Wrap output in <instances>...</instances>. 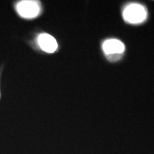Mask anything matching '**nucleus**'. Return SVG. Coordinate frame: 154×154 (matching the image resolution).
Wrapping results in <instances>:
<instances>
[{
	"instance_id": "f257e3e1",
	"label": "nucleus",
	"mask_w": 154,
	"mask_h": 154,
	"mask_svg": "<svg viewBox=\"0 0 154 154\" xmlns=\"http://www.w3.org/2000/svg\"><path fill=\"white\" fill-rule=\"evenodd\" d=\"M124 19L130 24H139L143 22L147 16L145 7L140 4H131L125 8L123 13Z\"/></svg>"
},
{
	"instance_id": "f03ea898",
	"label": "nucleus",
	"mask_w": 154,
	"mask_h": 154,
	"mask_svg": "<svg viewBox=\"0 0 154 154\" xmlns=\"http://www.w3.org/2000/svg\"><path fill=\"white\" fill-rule=\"evenodd\" d=\"M16 8L18 14L26 19H32L37 17L41 11V7L38 2L29 0L19 2Z\"/></svg>"
},
{
	"instance_id": "7ed1b4c3",
	"label": "nucleus",
	"mask_w": 154,
	"mask_h": 154,
	"mask_svg": "<svg viewBox=\"0 0 154 154\" xmlns=\"http://www.w3.org/2000/svg\"><path fill=\"white\" fill-rule=\"evenodd\" d=\"M38 43L43 51L48 53H53L57 49V40L48 34H42L38 38Z\"/></svg>"
},
{
	"instance_id": "20e7f679",
	"label": "nucleus",
	"mask_w": 154,
	"mask_h": 154,
	"mask_svg": "<svg viewBox=\"0 0 154 154\" xmlns=\"http://www.w3.org/2000/svg\"><path fill=\"white\" fill-rule=\"evenodd\" d=\"M103 51L106 54H123L124 51L125 47L124 44L121 41L115 38H111L108 39L103 42Z\"/></svg>"
},
{
	"instance_id": "39448f33",
	"label": "nucleus",
	"mask_w": 154,
	"mask_h": 154,
	"mask_svg": "<svg viewBox=\"0 0 154 154\" xmlns=\"http://www.w3.org/2000/svg\"><path fill=\"white\" fill-rule=\"evenodd\" d=\"M122 56V54H111V55H107V58L109 61H117Z\"/></svg>"
}]
</instances>
